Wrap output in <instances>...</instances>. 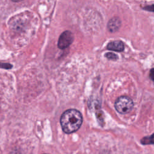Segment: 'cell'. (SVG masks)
Returning <instances> with one entry per match:
<instances>
[{
    "label": "cell",
    "mask_w": 154,
    "mask_h": 154,
    "mask_svg": "<svg viewBox=\"0 0 154 154\" xmlns=\"http://www.w3.org/2000/svg\"><path fill=\"white\" fill-rule=\"evenodd\" d=\"M82 123L81 113L75 109H70L64 111L60 118V123L63 131L66 134L76 131Z\"/></svg>",
    "instance_id": "cell-1"
},
{
    "label": "cell",
    "mask_w": 154,
    "mask_h": 154,
    "mask_svg": "<svg viewBox=\"0 0 154 154\" xmlns=\"http://www.w3.org/2000/svg\"><path fill=\"white\" fill-rule=\"evenodd\" d=\"M134 106L132 100L128 96L119 97L114 103L116 111L120 114H127L129 112Z\"/></svg>",
    "instance_id": "cell-2"
},
{
    "label": "cell",
    "mask_w": 154,
    "mask_h": 154,
    "mask_svg": "<svg viewBox=\"0 0 154 154\" xmlns=\"http://www.w3.org/2000/svg\"><path fill=\"white\" fill-rule=\"evenodd\" d=\"M73 40V34L70 31H65L60 35L59 37L58 42V46L60 49H64L67 48L72 43Z\"/></svg>",
    "instance_id": "cell-3"
},
{
    "label": "cell",
    "mask_w": 154,
    "mask_h": 154,
    "mask_svg": "<svg viewBox=\"0 0 154 154\" xmlns=\"http://www.w3.org/2000/svg\"><path fill=\"white\" fill-rule=\"evenodd\" d=\"M107 49L111 51L122 52L124 50V44L120 40H115L109 43L107 45Z\"/></svg>",
    "instance_id": "cell-4"
},
{
    "label": "cell",
    "mask_w": 154,
    "mask_h": 154,
    "mask_svg": "<svg viewBox=\"0 0 154 154\" xmlns=\"http://www.w3.org/2000/svg\"><path fill=\"white\" fill-rule=\"evenodd\" d=\"M121 25V21L118 17H114L109 20L108 23V29L113 32H116L119 29Z\"/></svg>",
    "instance_id": "cell-5"
},
{
    "label": "cell",
    "mask_w": 154,
    "mask_h": 154,
    "mask_svg": "<svg viewBox=\"0 0 154 154\" xmlns=\"http://www.w3.org/2000/svg\"><path fill=\"white\" fill-rule=\"evenodd\" d=\"M141 143L143 144H154V134L150 136L145 137L143 138H142L141 140Z\"/></svg>",
    "instance_id": "cell-6"
},
{
    "label": "cell",
    "mask_w": 154,
    "mask_h": 154,
    "mask_svg": "<svg viewBox=\"0 0 154 154\" xmlns=\"http://www.w3.org/2000/svg\"><path fill=\"white\" fill-rule=\"evenodd\" d=\"M105 56L106 58H107L108 59H109V60H116L118 58L117 55L116 54H114L112 52H108L105 55Z\"/></svg>",
    "instance_id": "cell-7"
},
{
    "label": "cell",
    "mask_w": 154,
    "mask_h": 154,
    "mask_svg": "<svg viewBox=\"0 0 154 154\" xmlns=\"http://www.w3.org/2000/svg\"><path fill=\"white\" fill-rule=\"evenodd\" d=\"M143 9L147 10V11H153L154 12V4L153 5H147L143 7Z\"/></svg>",
    "instance_id": "cell-8"
},
{
    "label": "cell",
    "mask_w": 154,
    "mask_h": 154,
    "mask_svg": "<svg viewBox=\"0 0 154 154\" xmlns=\"http://www.w3.org/2000/svg\"><path fill=\"white\" fill-rule=\"evenodd\" d=\"M149 76L151 80H152L154 82V68L152 69L150 71V74H149Z\"/></svg>",
    "instance_id": "cell-9"
}]
</instances>
